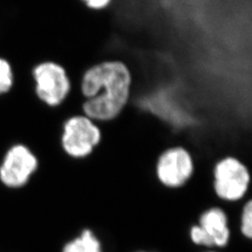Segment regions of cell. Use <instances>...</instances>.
Wrapping results in <instances>:
<instances>
[{"mask_svg": "<svg viewBox=\"0 0 252 252\" xmlns=\"http://www.w3.org/2000/svg\"><path fill=\"white\" fill-rule=\"evenodd\" d=\"M239 229L245 238H252V200L250 197L246 199L242 204L239 212Z\"/></svg>", "mask_w": 252, "mask_h": 252, "instance_id": "9", "label": "cell"}, {"mask_svg": "<svg viewBox=\"0 0 252 252\" xmlns=\"http://www.w3.org/2000/svg\"><path fill=\"white\" fill-rule=\"evenodd\" d=\"M81 2L88 8L94 11H100L108 9L113 0H81Z\"/></svg>", "mask_w": 252, "mask_h": 252, "instance_id": "12", "label": "cell"}, {"mask_svg": "<svg viewBox=\"0 0 252 252\" xmlns=\"http://www.w3.org/2000/svg\"></svg>", "mask_w": 252, "mask_h": 252, "instance_id": "14", "label": "cell"}, {"mask_svg": "<svg viewBox=\"0 0 252 252\" xmlns=\"http://www.w3.org/2000/svg\"><path fill=\"white\" fill-rule=\"evenodd\" d=\"M189 237L190 241L196 246L212 248L213 243L207 233L197 224L193 223L189 230Z\"/></svg>", "mask_w": 252, "mask_h": 252, "instance_id": "11", "label": "cell"}, {"mask_svg": "<svg viewBox=\"0 0 252 252\" xmlns=\"http://www.w3.org/2000/svg\"><path fill=\"white\" fill-rule=\"evenodd\" d=\"M196 223L207 233L213 247L224 248L230 242V220L223 206L207 207L199 214Z\"/></svg>", "mask_w": 252, "mask_h": 252, "instance_id": "7", "label": "cell"}, {"mask_svg": "<svg viewBox=\"0 0 252 252\" xmlns=\"http://www.w3.org/2000/svg\"><path fill=\"white\" fill-rule=\"evenodd\" d=\"M39 167V160L27 145H12L0 163V182L9 189L27 186Z\"/></svg>", "mask_w": 252, "mask_h": 252, "instance_id": "6", "label": "cell"}, {"mask_svg": "<svg viewBox=\"0 0 252 252\" xmlns=\"http://www.w3.org/2000/svg\"><path fill=\"white\" fill-rule=\"evenodd\" d=\"M35 94L46 107L58 108L69 99L73 81L62 63L48 60L37 63L32 70Z\"/></svg>", "mask_w": 252, "mask_h": 252, "instance_id": "4", "label": "cell"}, {"mask_svg": "<svg viewBox=\"0 0 252 252\" xmlns=\"http://www.w3.org/2000/svg\"><path fill=\"white\" fill-rule=\"evenodd\" d=\"M62 252H103L99 238L90 228H84L81 233L64 244Z\"/></svg>", "mask_w": 252, "mask_h": 252, "instance_id": "8", "label": "cell"}, {"mask_svg": "<svg viewBox=\"0 0 252 252\" xmlns=\"http://www.w3.org/2000/svg\"><path fill=\"white\" fill-rule=\"evenodd\" d=\"M252 173L250 166L234 155H225L212 167V189L223 204L234 205L250 196Z\"/></svg>", "mask_w": 252, "mask_h": 252, "instance_id": "2", "label": "cell"}, {"mask_svg": "<svg viewBox=\"0 0 252 252\" xmlns=\"http://www.w3.org/2000/svg\"><path fill=\"white\" fill-rule=\"evenodd\" d=\"M81 113L99 125L113 122L133 98L134 73L126 61L105 59L87 66L80 78Z\"/></svg>", "mask_w": 252, "mask_h": 252, "instance_id": "1", "label": "cell"}, {"mask_svg": "<svg viewBox=\"0 0 252 252\" xmlns=\"http://www.w3.org/2000/svg\"></svg>", "mask_w": 252, "mask_h": 252, "instance_id": "13", "label": "cell"}, {"mask_svg": "<svg viewBox=\"0 0 252 252\" xmlns=\"http://www.w3.org/2000/svg\"><path fill=\"white\" fill-rule=\"evenodd\" d=\"M14 84V74L11 64L0 57V96L7 94Z\"/></svg>", "mask_w": 252, "mask_h": 252, "instance_id": "10", "label": "cell"}, {"mask_svg": "<svg viewBox=\"0 0 252 252\" xmlns=\"http://www.w3.org/2000/svg\"><path fill=\"white\" fill-rule=\"evenodd\" d=\"M102 139L99 124L81 113L65 118L61 126L59 145L66 157L83 160L93 154Z\"/></svg>", "mask_w": 252, "mask_h": 252, "instance_id": "3", "label": "cell"}, {"mask_svg": "<svg viewBox=\"0 0 252 252\" xmlns=\"http://www.w3.org/2000/svg\"><path fill=\"white\" fill-rule=\"evenodd\" d=\"M196 162L193 153L183 145H173L160 153L154 164V175L165 189L185 187L195 174Z\"/></svg>", "mask_w": 252, "mask_h": 252, "instance_id": "5", "label": "cell"}]
</instances>
